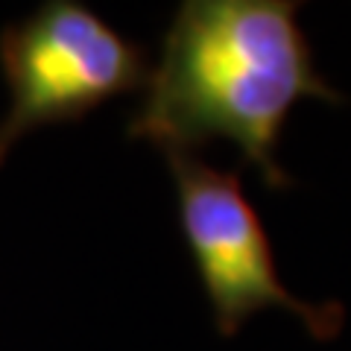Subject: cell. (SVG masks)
Returning a JSON list of instances; mask_svg holds the SVG:
<instances>
[{"mask_svg":"<svg viewBox=\"0 0 351 351\" xmlns=\"http://www.w3.org/2000/svg\"><path fill=\"white\" fill-rule=\"evenodd\" d=\"M295 12L287 0L182 3L129 132L164 156L226 138L272 188H287L276 158L284 120L307 97L339 100L316 73Z\"/></svg>","mask_w":351,"mask_h":351,"instance_id":"1","label":"cell"},{"mask_svg":"<svg viewBox=\"0 0 351 351\" xmlns=\"http://www.w3.org/2000/svg\"><path fill=\"white\" fill-rule=\"evenodd\" d=\"M167 164L176 179L182 232L219 334L232 337L258 311L284 307L316 339L337 337L343 307L302 302L278 281L267 232L237 176L208 167L191 152H170Z\"/></svg>","mask_w":351,"mask_h":351,"instance_id":"2","label":"cell"},{"mask_svg":"<svg viewBox=\"0 0 351 351\" xmlns=\"http://www.w3.org/2000/svg\"><path fill=\"white\" fill-rule=\"evenodd\" d=\"M12 108L0 126V152L41 123L85 114L147 80L132 41L80 3H50L3 41Z\"/></svg>","mask_w":351,"mask_h":351,"instance_id":"3","label":"cell"}]
</instances>
